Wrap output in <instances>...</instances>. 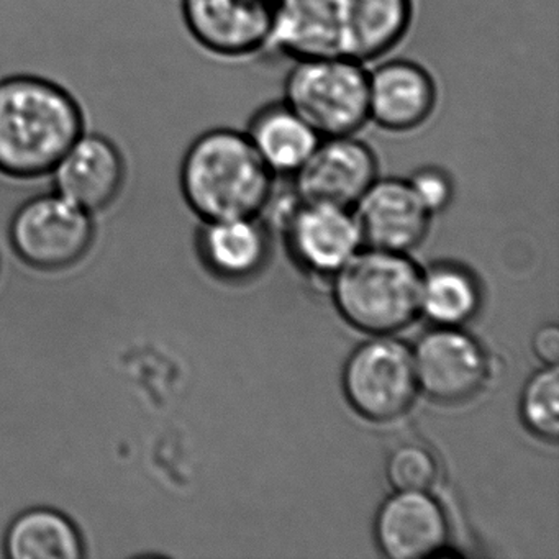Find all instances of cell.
I'll return each instance as SVG.
<instances>
[{"mask_svg": "<svg viewBox=\"0 0 559 559\" xmlns=\"http://www.w3.org/2000/svg\"><path fill=\"white\" fill-rule=\"evenodd\" d=\"M414 17V0H276L267 50L368 64L405 40Z\"/></svg>", "mask_w": 559, "mask_h": 559, "instance_id": "cell-1", "label": "cell"}, {"mask_svg": "<svg viewBox=\"0 0 559 559\" xmlns=\"http://www.w3.org/2000/svg\"><path fill=\"white\" fill-rule=\"evenodd\" d=\"M274 179L245 130L225 126L202 130L179 168L186 204L201 222L258 217L273 198Z\"/></svg>", "mask_w": 559, "mask_h": 559, "instance_id": "cell-2", "label": "cell"}, {"mask_svg": "<svg viewBox=\"0 0 559 559\" xmlns=\"http://www.w3.org/2000/svg\"><path fill=\"white\" fill-rule=\"evenodd\" d=\"M76 100L34 74L0 78V169L21 178L50 175L83 135Z\"/></svg>", "mask_w": 559, "mask_h": 559, "instance_id": "cell-3", "label": "cell"}, {"mask_svg": "<svg viewBox=\"0 0 559 559\" xmlns=\"http://www.w3.org/2000/svg\"><path fill=\"white\" fill-rule=\"evenodd\" d=\"M333 276L336 309L359 332L394 336L420 313L421 271L405 253L368 248Z\"/></svg>", "mask_w": 559, "mask_h": 559, "instance_id": "cell-4", "label": "cell"}, {"mask_svg": "<svg viewBox=\"0 0 559 559\" xmlns=\"http://www.w3.org/2000/svg\"><path fill=\"white\" fill-rule=\"evenodd\" d=\"M366 64L332 58L294 61L283 83V100L320 139L358 135L369 123Z\"/></svg>", "mask_w": 559, "mask_h": 559, "instance_id": "cell-5", "label": "cell"}, {"mask_svg": "<svg viewBox=\"0 0 559 559\" xmlns=\"http://www.w3.org/2000/svg\"><path fill=\"white\" fill-rule=\"evenodd\" d=\"M343 391L353 411L372 424L404 417L420 392L411 348L392 336H372L346 361Z\"/></svg>", "mask_w": 559, "mask_h": 559, "instance_id": "cell-6", "label": "cell"}, {"mask_svg": "<svg viewBox=\"0 0 559 559\" xmlns=\"http://www.w3.org/2000/svg\"><path fill=\"white\" fill-rule=\"evenodd\" d=\"M11 245L27 266L61 271L76 266L93 245L94 217L57 191L28 199L11 224Z\"/></svg>", "mask_w": 559, "mask_h": 559, "instance_id": "cell-7", "label": "cell"}, {"mask_svg": "<svg viewBox=\"0 0 559 559\" xmlns=\"http://www.w3.org/2000/svg\"><path fill=\"white\" fill-rule=\"evenodd\" d=\"M191 37L222 61L243 60L270 48L276 0H181Z\"/></svg>", "mask_w": 559, "mask_h": 559, "instance_id": "cell-8", "label": "cell"}, {"mask_svg": "<svg viewBox=\"0 0 559 559\" xmlns=\"http://www.w3.org/2000/svg\"><path fill=\"white\" fill-rule=\"evenodd\" d=\"M418 391L440 404H461L483 391L489 378L486 352L461 326H435L414 352Z\"/></svg>", "mask_w": 559, "mask_h": 559, "instance_id": "cell-9", "label": "cell"}, {"mask_svg": "<svg viewBox=\"0 0 559 559\" xmlns=\"http://www.w3.org/2000/svg\"><path fill=\"white\" fill-rule=\"evenodd\" d=\"M293 178L299 201L353 209L379 178L378 155L356 135L320 139Z\"/></svg>", "mask_w": 559, "mask_h": 559, "instance_id": "cell-10", "label": "cell"}, {"mask_svg": "<svg viewBox=\"0 0 559 559\" xmlns=\"http://www.w3.org/2000/svg\"><path fill=\"white\" fill-rule=\"evenodd\" d=\"M437 103V81L417 61L394 58L369 70V122L384 132L420 129L433 116Z\"/></svg>", "mask_w": 559, "mask_h": 559, "instance_id": "cell-11", "label": "cell"}, {"mask_svg": "<svg viewBox=\"0 0 559 559\" xmlns=\"http://www.w3.org/2000/svg\"><path fill=\"white\" fill-rule=\"evenodd\" d=\"M362 245L372 250L407 253L424 241L431 214L407 179L378 178L353 207Z\"/></svg>", "mask_w": 559, "mask_h": 559, "instance_id": "cell-12", "label": "cell"}, {"mask_svg": "<svg viewBox=\"0 0 559 559\" xmlns=\"http://www.w3.org/2000/svg\"><path fill=\"white\" fill-rule=\"evenodd\" d=\"M50 175L58 194L96 214L116 201L126 178V165L112 140L84 130Z\"/></svg>", "mask_w": 559, "mask_h": 559, "instance_id": "cell-13", "label": "cell"}, {"mask_svg": "<svg viewBox=\"0 0 559 559\" xmlns=\"http://www.w3.org/2000/svg\"><path fill=\"white\" fill-rule=\"evenodd\" d=\"M447 513L424 490H395L379 507L374 538L391 559H421L440 551L448 542Z\"/></svg>", "mask_w": 559, "mask_h": 559, "instance_id": "cell-14", "label": "cell"}, {"mask_svg": "<svg viewBox=\"0 0 559 559\" xmlns=\"http://www.w3.org/2000/svg\"><path fill=\"white\" fill-rule=\"evenodd\" d=\"M287 224V237L297 261L312 273L330 276L342 270L361 248L353 209L302 202Z\"/></svg>", "mask_w": 559, "mask_h": 559, "instance_id": "cell-15", "label": "cell"}, {"mask_svg": "<svg viewBox=\"0 0 559 559\" xmlns=\"http://www.w3.org/2000/svg\"><path fill=\"white\" fill-rule=\"evenodd\" d=\"M245 133L274 176L296 175L320 142L319 133L283 99L258 109Z\"/></svg>", "mask_w": 559, "mask_h": 559, "instance_id": "cell-16", "label": "cell"}, {"mask_svg": "<svg viewBox=\"0 0 559 559\" xmlns=\"http://www.w3.org/2000/svg\"><path fill=\"white\" fill-rule=\"evenodd\" d=\"M258 217L201 222L198 253L204 266L222 280L253 276L267 254V240Z\"/></svg>", "mask_w": 559, "mask_h": 559, "instance_id": "cell-17", "label": "cell"}, {"mask_svg": "<svg viewBox=\"0 0 559 559\" xmlns=\"http://www.w3.org/2000/svg\"><path fill=\"white\" fill-rule=\"evenodd\" d=\"M4 555L9 559H84L86 546L70 516L53 507L35 506L9 523Z\"/></svg>", "mask_w": 559, "mask_h": 559, "instance_id": "cell-18", "label": "cell"}, {"mask_svg": "<svg viewBox=\"0 0 559 559\" xmlns=\"http://www.w3.org/2000/svg\"><path fill=\"white\" fill-rule=\"evenodd\" d=\"M480 290L469 271L438 264L421 273L420 312L437 326H461L476 316Z\"/></svg>", "mask_w": 559, "mask_h": 559, "instance_id": "cell-19", "label": "cell"}, {"mask_svg": "<svg viewBox=\"0 0 559 559\" xmlns=\"http://www.w3.org/2000/svg\"><path fill=\"white\" fill-rule=\"evenodd\" d=\"M520 417L536 437L546 441L558 440V366H545L528 379L520 397Z\"/></svg>", "mask_w": 559, "mask_h": 559, "instance_id": "cell-20", "label": "cell"}, {"mask_svg": "<svg viewBox=\"0 0 559 559\" xmlns=\"http://www.w3.org/2000/svg\"><path fill=\"white\" fill-rule=\"evenodd\" d=\"M389 483L395 490H428L437 483L440 466L437 457L418 443H405L395 448L385 466Z\"/></svg>", "mask_w": 559, "mask_h": 559, "instance_id": "cell-21", "label": "cell"}, {"mask_svg": "<svg viewBox=\"0 0 559 559\" xmlns=\"http://www.w3.org/2000/svg\"><path fill=\"white\" fill-rule=\"evenodd\" d=\"M407 181L418 201L431 215L447 209L453 199V179L438 166H421Z\"/></svg>", "mask_w": 559, "mask_h": 559, "instance_id": "cell-22", "label": "cell"}, {"mask_svg": "<svg viewBox=\"0 0 559 559\" xmlns=\"http://www.w3.org/2000/svg\"><path fill=\"white\" fill-rule=\"evenodd\" d=\"M533 353L545 366H558L559 329L555 323L543 325L533 336Z\"/></svg>", "mask_w": 559, "mask_h": 559, "instance_id": "cell-23", "label": "cell"}]
</instances>
